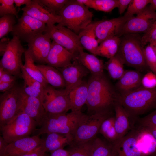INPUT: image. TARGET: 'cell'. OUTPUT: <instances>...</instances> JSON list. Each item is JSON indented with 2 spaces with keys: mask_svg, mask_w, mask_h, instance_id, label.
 <instances>
[{
  "mask_svg": "<svg viewBox=\"0 0 156 156\" xmlns=\"http://www.w3.org/2000/svg\"><path fill=\"white\" fill-rule=\"evenodd\" d=\"M88 92L86 104L88 115L112 114L119 93L104 75H91L87 81Z\"/></svg>",
  "mask_w": 156,
  "mask_h": 156,
  "instance_id": "cell-1",
  "label": "cell"
},
{
  "mask_svg": "<svg viewBox=\"0 0 156 156\" xmlns=\"http://www.w3.org/2000/svg\"><path fill=\"white\" fill-rule=\"evenodd\" d=\"M117 102L123 107L131 119L156 109V87L146 88L142 85L127 92L119 94Z\"/></svg>",
  "mask_w": 156,
  "mask_h": 156,
  "instance_id": "cell-2",
  "label": "cell"
},
{
  "mask_svg": "<svg viewBox=\"0 0 156 156\" xmlns=\"http://www.w3.org/2000/svg\"><path fill=\"white\" fill-rule=\"evenodd\" d=\"M85 114L81 111L57 114L46 112L40 128L35 131L36 135L56 133L71 136Z\"/></svg>",
  "mask_w": 156,
  "mask_h": 156,
  "instance_id": "cell-3",
  "label": "cell"
},
{
  "mask_svg": "<svg viewBox=\"0 0 156 156\" xmlns=\"http://www.w3.org/2000/svg\"><path fill=\"white\" fill-rule=\"evenodd\" d=\"M57 14L61 18L57 24L70 29L77 34L92 22L93 14L87 7L77 0H68Z\"/></svg>",
  "mask_w": 156,
  "mask_h": 156,
  "instance_id": "cell-4",
  "label": "cell"
},
{
  "mask_svg": "<svg viewBox=\"0 0 156 156\" xmlns=\"http://www.w3.org/2000/svg\"><path fill=\"white\" fill-rule=\"evenodd\" d=\"M122 36L120 38V43L117 54L124 64L134 68L140 72L146 70L148 67L144 55L142 37L137 34H127Z\"/></svg>",
  "mask_w": 156,
  "mask_h": 156,
  "instance_id": "cell-5",
  "label": "cell"
},
{
  "mask_svg": "<svg viewBox=\"0 0 156 156\" xmlns=\"http://www.w3.org/2000/svg\"><path fill=\"white\" fill-rule=\"evenodd\" d=\"M112 114L101 113L85 114L71 135L70 146L84 143L96 137L103 122Z\"/></svg>",
  "mask_w": 156,
  "mask_h": 156,
  "instance_id": "cell-6",
  "label": "cell"
},
{
  "mask_svg": "<svg viewBox=\"0 0 156 156\" xmlns=\"http://www.w3.org/2000/svg\"><path fill=\"white\" fill-rule=\"evenodd\" d=\"M38 125L36 122L26 114L19 112L9 122L0 127L2 137L9 144L29 136Z\"/></svg>",
  "mask_w": 156,
  "mask_h": 156,
  "instance_id": "cell-7",
  "label": "cell"
},
{
  "mask_svg": "<svg viewBox=\"0 0 156 156\" xmlns=\"http://www.w3.org/2000/svg\"><path fill=\"white\" fill-rule=\"evenodd\" d=\"M51 39L62 46L71 53L74 59L84 49L81 45L78 35L68 28L58 24L47 25L45 31Z\"/></svg>",
  "mask_w": 156,
  "mask_h": 156,
  "instance_id": "cell-8",
  "label": "cell"
},
{
  "mask_svg": "<svg viewBox=\"0 0 156 156\" xmlns=\"http://www.w3.org/2000/svg\"><path fill=\"white\" fill-rule=\"evenodd\" d=\"M25 50L17 36H13L0 61V66L16 77H21L22 57Z\"/></svg>",
  "mask_w": 156,
  "mask_h": 156,
  "instance_id": "cell-9",
  "label": "cell"
},
{
  "mask_svg": "<svg viewBox=\"0 0 156 156\" xmlns=\"http://www.w3.org/2000/svg\"><path fill=\"white\" fill-rule=\"evenodd\" d=\"M41 101L47 113L60 114L71 110L68 94L64 89L57 90L48 85L44 88Z\"/></svg>",
  "mask_w": 156,
  "mask_h": 156,
  "instance_id": "cell-10",
  "label": "cell"
},
{
  "mask_svg": "<svg viewBox=\"0 0 156 156\" xmlns=\"http://www.w3.org/2000/svg\"><path fill=\"white\" fill-rule=\"evenodd\" d=\"M22 87L16 83L0 96V127L11 121L19 112Z\"/></svg>",
  "mask_w": 156,
  "mask_h": 156,
  "instance_id": "cell-11",
  "label": "cell"
},
{
  "mask_svg": "<svg viewBox=\"0 0 156 156\" xmlns=\"http://www.w3.org/2000/svg\"><path fill=\"white\" fill-rule=\"evenodd\" d=\"M156 21V11L147 6L141 12L129 19L122 27L118 35L146 32Z\"/></svg>",
  "mask_w": 156,
  "mask_h": 156,
  "instance_id": "cell-12",
  "label": "cell"
},
{
  "mask_svg": "<svg viewBox=\"0 0 156 156\" xmlns=\"http://www.w3.org/2000/svg\"><path fill=\"white\" fill-rule=\"evenodd\" d=\"M46 24L23 13L14 26L12 33L27 43L36 36L44 33Z\"/></svg>",
  "mask_w": 156,
  "mask_h": 156,
  "instance_id": "cell-13",
  "label": "cell"
},
{
  "mask_svg": "<svg viewBox=\"0 0 156 156\" xmlns=\"http://www.w3.org/2000/svg\"><path fill=\"white\" fill-rule=\"evenodd\" d=\"M139 127L112 144L113 156H143L137 145Z\"/></svg>",
  "mask_w": 156,
  "mask_h": 156,
  "instance_id": "cell-14",
  "label": "cell"
},
{
  "mask_svg": "<svg viewBox=\"0 0 156 156\" xmlns=\"http://www.w3.org/2000/svg\"><path fill=\"white\" fill-rule=\"evenodd\" d=\"M49 35L44 32L35 36L28 42L27 50L34 62L39 64H47L51 42Z\"/></svg>",
  "mask_w": 156,
  "mask_h": 156,
  "instance_id": "cell-15",
  "label": "cell"
},
{
  "mask_svg": "<svg viewBox=\"0 0 156 156\" xmlns=\"http://www.w3.org/2000/svg\"><path fill=\"white\" fill-rule=\"evenodd\" d=\"M57 69L63 76L65 84L64 90L68 94L72 89L81 83L83 81V78L90 73L75 59L66 66Z\"/></svg>",
  "mask_w": 156,
  "mask_h": 156,
  "instance_id": "cell-16",
  "label": "cell"
},
{
  "mask_svg": "<svg viewBox=\"0 0 156 156\" xmlns=\"http://www.w3.org/2000/svg\"><path fill=\"white\" fill-rule=\"evenodd\" d=\"M129 18L123 16L96 21L94 31L99 44L108 38L118 36L122 27Z\"/></svg>",
  "mask_w": 156,
  "mask_h": 156,
  "instance_id": "cell-17",
  "label": "cell"
},
{
  "mask_svg": "<svg viewBox=\"0 0 156 156\" xmlns=\"http://www.w3.org/2000/svg\"><path fill=\"white\" fill-rule=\"evenodd\" d=\"M23 13L45 23L47 25L60 23V17L57 13L50 11L39 0H31L29 3L23 8Z\"/></svg>",
  "mask_w": 156,
  "mask_h": 156,
  "instance_id": "cell-18",
  "label": "cell"
},
{
  "mask_svg": "<svg viewBox=\"0 0 156 156\" xmlns=\"http://www.w3.org/2000/svg\"><path fill=\"white\" fill-rule=\"evenodd\" d=\"M20 111L33 118L40 127L46 113L41 100L27 95L24 93L23 88L20 101Z\"/></svg>",
  "mask_w": 156,
  "mask_h": 156,
  "instance_id": "cell-19",
  "label": "cell"
},
{
  "mask_svg": "<svg viewBox=\"0 0 156 156\" xmlns=\"http://www.w3.org/2000/svg\"><path fill=\"white\" fill-rule=\"evenodd\" d=\"M43 140L36 135L15 140L8 144L4 156H21L38 147Z\"/></svg>",
  "mask_w": 156,
  "mask_h": 156,
  "instance_id": "cell-20",
  "label": "cell"
},
{
  "mask_svg": "<svg viewBox=\"0 0 156 156\" xmlns=\"http://www.w3.org/2000/svg\"><path fill=\"white\" fill-rule=\"evenodd\" d=\"M74 59L73 55L66 49L52 41L47 64L57 68H62L70 64Z\"/></svg>",
  "mask_w": 156,
  "mask_h": 156,
  "instance_id": "cell-21",
  "label": "cell"
},
{
  "mask_svg": "<svg viewBox=\"0 0 156 156\" xmlns=\"http://www.w3.org/2000/svg\"><path fill=\"white\" fill-rule=\"evenodd\" d=\"M143 75L138 70H127L115 84V87L119 94L135 90L142 85Z\"/></svg>",
  "mask_w": 156,
  "mask_h": 156,
  "instance_id": "cell-22",
  "label": "cell"
},
{
  "mask_svg": "<svg viewBox=\"0 0 156 156\" xmlns=\"http://www.w3.org/2000/svg\"><path fill=\"white\" fill-rule=\"evenodd\" d=\"M84 66L91 73L95 76L103 73L105 65L103 62L96 56L82 51L75 58Z\"/></svg>",
  "mask_w": 156,
  "mask_h": 156,
  "instance_id": "cell-23",
  "label": "cell"
},
{
  "mask_svg": "<svg viewBox=\"0 0 156 156\" xmlns=\"http://www.w3.org/2000/svg\"><path fill=\"white\" fill-rule=\"evenodd\" d=\"M71 141L70 135L51 133L47 134L46 138L43 139L41 145L44 153L49 152L51 153L56 150L63 148L66 145H70Z\"/></svg>",
  "mask_w": 156,
  "mask_h": 156,
  "instance_id": "cell-24",
  "label": "cell"
},
{
  "mask_svg": "<svg viewBox=\"0 0 156 156\" xmlns=\"http://www.w3.org/2000/svg\"><path fill=\"white\" fill-rule=\"evenodd\" d=\"M88 92L87 81L83 80L69 92L71 111H81L83 106L86 104Z\"/></svg>",
  "mask_w": 156,
  "mask_h": 156,
  "instance_id": "cell-25",
  "label": "cell"
},
{
  "mask_svg": "<svg viewBox=\"0 0 156 156\" xmlns=\"http://www.w3.org/2000/svg\"><path fill=\"white\" fill-rule=\"evenodd\" d=\"M137 145L143 156L156 153V140L145 127L140 126Z\"/></svg>",
  "mask_w": 156,
  "mask_h": 156,
  "instance_id": "cell-26",
  "label": "cell"
},
{
  "mask_svg": "<svg viewBox=\"0 0 156 156\" xmlns=\"http://www.w3.org/2000/svg\"><path fill=\"white\" fill-rule=\"evenodd\" d=\"M115 112L114 126L118 139L125 135L130 128L129 115L122 106L117 101L114 105Z\"/></svg>",
  "mask_w": 156,
  "mask_h": 156,
  "instance_id": "cell-27",
  "label": "cell"
},
{
  "mask_svg": "<svg viewBox=\"0 0 156 156\" xmlns=\"http://www.w3.org/2000/svg\"><path fill=\"white\" fill-rule=\"evenodd\" d=\"M96 21L92 22L82 31L78 36L80 43L84 49L96 55L99 44L95 34Z\"/></svg>",
  "mask_w": 156,
  "mask_h": 156,
  "instance_id": "cell-28",
  "label": "cell"
},
{
  "mask_svg": "<svg viewBox=\"0 0 156 156\" xmlns=\"http://www.w3.org/2000/svg\"><path fill=\"white\" fill-rule=\"evenodd\" d=\"M37 66L48 84L55 88H65L63 76L57 68L48 64Z\"/></svg>",
  "mask_w": 156,
  "mask_h": 156,
  "instance_id": "cell-29",
  "label": "cell"
},
{
  "mask_svg": "<svg viewBox=\"0 0 156 156\" xmlns=\"http://www.w3.org/2000/svg\"><path fill=\"white\" fill-rule=\"evenodd\" d=\"M121 39L118 36L108 38L99 44L96 55L109 59L116 55L119 49Z\"/></svg>",
  "mask_w": 156,
  "mask_h": 156,
  "instance_id": "cell-30",
  "label": "cell"
},
{
  "mask_svg": "<svg viewBox=\"0 0 156 156\" xmlns=\"http://www.w3.org/2000/svg\"><path fill=\"white\" fill-rule=\"evenodd\" d=\"M24 53L25 63L23 67L31 77L41 83L44 87L48 84L27 50Z\"/></svg>",
  "mask_w": 156,
  "mask_h": 156,
  "instance_id": "cell-31",
  "label": "cell"
},
{
  "mask_svg": "<svg viewBox=\"0 0 156 156\" xmlns=\"http://www.w3.org/2000/svg\"><path fill=\"white\" fill-rule=\"evenodd\" d=\"M88 8L106 12L117 8L118 0H77Z\"/></svg>",
  "mask_w": 156,
  "mask_h": 156,
  "instance_id": "cell-32",
  "label": "cell"
},
{
  "mask_svg": "<svg viewBox=\"0 0 156 156\" xmlns=\"http://www.w3.org/2000/svg\"><path fill=\"white\" fill-rule=\"evenodd\" d=\"M124 63L116 54L109 59L105 64V68L107 70L110 77L115 80L119 79L124 74Z\"/></svg>",
  "mask_w": 156,
  "mask_h": 156,
  "instance_id": "cell-33",
  "label": "cell"
},
{
  "mask_svg": "<svg viewBox=\"0 0 156 156\" xmlns=\"http://www.w3.org/2000/svg\"><path fill=\"white\" fill-rule=\"evenodd\" d=\"M115 116H111L102 123L99 133L112 144L118 139L114 126Z\"/></svg>",
  "mask_w": 156,
  "mask_h": 156,
  "instance_id": "cell-34",
  "label": "cell"
},
{
  "mask_svg": "<svg viewBox=\"0 0 156 156\" xmlns=\"http://www.w3.org/2000/svg\"><path fill=\"white\" fill-rule=\"evenodd\" d=\"M91 156H113L112 144L95 137L92 141Z\"/></svg>",
  "mask_w": 156,
  "mask_h": 156,
  "instance_id": "cell-35",
  "label": "cell"
},
{
  "mask_svg": "<svg viewBox=\"0 0 156 156\" xmlns=\"http://www.w3.org/2000/svg\"><path fill=\"white\" fill-rule=\"evenodd\" d=\"M16 16L13 14H8L0 18V38L5 37L10 32H12L16 24Z\"/></svg>",
  "mask_w": 156,
  "mask_h": 156,
  "instance_id": "cell-36",
  "label": "cell"
},
{
  "mask_svg": "<svg viewBox=\"0 0 156 156\" xmlns=\"http://www.w3.org/2000/svg\"><path fill=\"white\" fill-rule=\"evenodd\" d=\"M150 2L151 0H132L124 16L130 18L134 14L138 15L142 12Z\"/></svg>",
  "mask_w": 156,
  "mask_h": 156,
  "instance_id": "cell-37",
  "label": "cell"
},
{
  "mask_svg": "<svg viewBox=\"0 0 156 156\" xmlns=\"http://www.w3.org/2000/svg\"><path fill=\"white\" fill-rule=\"evenodd\" d=\"M92 140L84 143L70 146L69 156H91Z\"/></svg>",
  "mask_w": 156,
  "mask_h": 156,
  "instance_id": "cell-38",
  "label": "cell"
},
{
  "mask_svg": "<svg viewBox=\"0 0 156 156\" xmlns=\"http://www.w3.org/2000/svg\"><path fill=\"white\" fill-rule=\"evenodd\" d=\"M144 53L148 67L156 75V53L149 44L144 47Z\"/></svg>",
  "mask_w": 156,
  "mask_h": 156,
  "instance_id": "cell-39",
  "label": "cell"
},
{
  "mask_svg": "<svg viewBox=\"0 0 156 156\" xmlns=\"http://www.w3.org/2000/svg\"><path fill=\"white\" fill-rule=\"evenodd\" d=\"M0 16L11 14L18 18V12L14 5V0H0Z\"/></svg>",
  "mask_w": 156,
  "mask_h": 156,
  "instance_id": "cell-40",
  "label": "cell"
},
{
  "mask_svg": "<svg viewBox=\"0 0 156 156\" xmlns=\"http://www.w3.org/2000/svg\"><path fill=\"white\" fill-rule=\"evenodd\" d=\"M39 1L50 11L57 13L63 8L68 0H39Z\"/></svg>",
  "mask_w": 156,
  "mask_h": 156,
  "instance_id": "cell-41",
  "label": "cell"
},
{
  "mask_svg": "<svg viewBox=\"0 0 156 156\" xmlns=\"http://www.w3.org/2000/svg\"><path fill=\"white\" fill-rule=\"evenodd\" d=\"M23 66L21 70V77L24 80V83L29 85L35 89L42 95V98L44 86L40 82L30 76L26 72Z\"/></svg>",
  "mask_w": 156,
  "mask_h": 156,
  "instance_id": "cell-42",
  "label": "cell"
},
{
  "mask_svg": "<svg viewBox=\"0 0 156 156\" xmlns=\"http://www.w3.org/2000/svg\"><path fill=\"white\" fill-rule=\"evenodd\" d=\"M156 41V21L149 29L141 37V41L144 47L148 44Z\"/></svg>",
  "mask_w": 156,
  "mask_h": 156,
  "instance_id": "cell-43",
  "label": "cell"
},
{
  "mask_svg": "<svg viewBox=\"0 0 156 156\" xmlns=\"http://www.w3.org/2000/svg\"><path fill=\"white\" fill-rule=\"evenodd\" d=\"M142 86L148 89L156 87V75L152 71L146 73L142 78Z\"/></svg>",
  "mask_w": 156,
  "mask_h": 156,
  "instance_id": "cell-44",
  "label": "cell"
},
{
  "mask_svg": "<svg viewBox=\"0 0 156 156\" xmlns=\"http://www.w3.org/2000/svg\"><path fill=\"white\" fill-rule=\"evenodd\" d=\"M140 126L142 127L156 125V109L147 115L139 120Z\"/></svg>",
  "mask_w": 156,
  "mask_h": 156,
  "instance_id": "cell-45",
  "label": "cell"
},
{
  "mask_svg": "<svg viewBox=\"0 0 156 156\" xmlns=\"http://www.w3.org/2000/svg\"><path fill=\"white\" fill-rule=\"evenodd\" d=\"M17 78V77L4 70L2 76L0 77V82H11L16 81Z\"/></svg>",
  "mask_w": 156,
  "mask_h": 156,
  "instance_id": "cell-46",
  "label": "cell"
},
{
  "mask_svg": "<svg viewBox=\"0 0 156 156\" xmlns=\"http://www.w3.org/2000/svg\"><path fill=\"white\" fill-rule=\"evenodd\" d=\"M132 0H118L117 8L120 14H123Z\"/></svg>",
  "mask_w": 156,
  "mask_h": 156,
  "instance_id": "cell-47",
  "label": "cell"
},
{
  "mask_svg": "<svg viewBox=\"0 0 156 156\" xmlns=\"http://www.w3.org/2000/svg\"><path fill=\"white\" fill-rule=\"evenodd\" d=\"M44 153L41 144L36 149L21 156H41Z\"/></svg>",
  "mask_w": 156,
  "mask_h": 156,
  "instance_id": "cell-48",
  "label": "cell"
},
{
  "mask_svg": "<svg viewBox=\"0 0 156 156\" xmlns=\"http://www.w3.org/2000/svg\"><path fill=\"white\" fill-rule=\"evenodd\" d=\"M9 39L4 37L1 39L0 41V56H3L5 51L10 41Z\"/></svg>",
  "mask_w": 156,
  "mask_h": 156,
  "instance_id": "cell-49",
  "label": "cell"
},
{
  "mask_svg": "<svg viewBox=\"0 0 156 156\" xmlns=\"http://www.w3.org/2000/svg\"><path fill=\"white\" fill-rule=\"evenodd\" d=\"M16 83V81L11 82H0V91L4 92L13 87Z\"/></svg>",
  "mask_w": 156,
  "mask_h": 156,
  "instance_id": "cell-50",
  "label": "cell"
},
{
  "mask_svg": "<svg viewBox=\"0 0 156 156\" xmlns=\"http://www.w3.org/2000/svg\"><path fill=\"white\" fill-rule=\"evenodd\" d=\"M69 152L68 150H66L62 148H60L56 150L51 153L50 156H69Z\"/></svg>",
  "mask_w": 156,
  "mask_h": 156,
  "instance_id": "cell-51",
  "label": "cell"
},
{
  "mask_svg": "<svg viewBox=\"0 0 156 156\" xmlns=\"http://www.w3.org/2000/svg\"><path fill=\"white\" fill-rule=\"evenodd\" d=\"M8 144L3 137L0 136V156H4L5 151Z\"/></svg>",
  "mask_w": 156,
  "mask_h": 156,
  "instance_id": "cell-52",
  "label": "cell"
},
{
  "mask_svg": "<svg viewBox=\"0 0 156 156\" xmlns=\"http://www.w3.org/2000/svg\"><path fill=\"white\" fill-rule=\"evenodd\" d=\"M31 1V0H14V3L16 7H19L21 5H27L30 3Z\"/></svg>",
  "mask_w": 156,
  "mask_h": 156,
  "instance_id": "cell-53",
  "label": "cell"
},
{
  "mask_svg": "<svg viewBox=\"0 0 156 156\" xmlns=\"http://www.w3.org/2000/svg\"><path fill=\"white\" fill-rule=\"evenodd\" d=\"M143 127H145L149 131L156 140V128L151 126H147Z\"/></svg>",
  "mask_w": 156,
  "mask_h": 156,
  "instance_id": "cell-54",
  "label": "cell"
},
{
  "mask_svg": "<svg viewBox=\"0 0 156 156\" xmlns=\"http://www.w3.org/2000/svg\"><path fill=\"white\" fill-rule=\"evenodd\" d=\"M150 5L149 6V7L153 10L156 11V0H151Z\"/></svg>",
  "mask_w": 156,
  "mask_h": 156,
  "instance_id": "cell-55",
  "label": "cell"
},
{
  "mask_svg": "<svg viewBox=\"0 0 156 156\" xmlns=\"http://www.w3.org/2000/svg\"><path fill=\"white\" fill-rule=\"evenodd\" d=\"M148 44L151 46L156 53V41L153 42Z\"/></svg>",
  "mask_w": 156,
  "mask_h": 156,
  "instance_id": "cell-56",
  "label": "cell"
},
{
  "mask_svg": "<svg viewBox=\"0 0 156 156\" xmlns=\"http://www.w3.org/2000/svg\"><path fill=\"white\" fill-rule=\"evenodd\" d=\"M41 156H46V155L45 154V153H44L43 155H42Z\"/></svg>",
  "mask_w": 156,
  "mask_h": 156,
  "instance_id": "cell-57",
  "label": "cell"
},
{
  "mask_svg": "<svg viewBox=\"0 0 156 156\" xmlns=\"http://www.w3.org/2000/svg\"><path fill=\"white\" fill-rule=\"evenodd\" d=\"M151 126L153 127H155V128H156V126Z\"/></svg>",
  "mask_w": 156,
  "mask_h": 156,
  "instance_id": "cell-58",
  "label": "cell"
},
{
  "mask_svg": "<svg viewBox=\"0 0 156 156\" xmlns=\"http://www.w3.org/2000/svg\"><path fill=\"white\" fill-rule=\"evenodd\" d=\"M151 156H156V153Z\"/></svg>",
  "mask_w": 156,
  "mask_h": 156,
  "instance_id": "cell-59",
  "label": "cell"
}]
</instances>
